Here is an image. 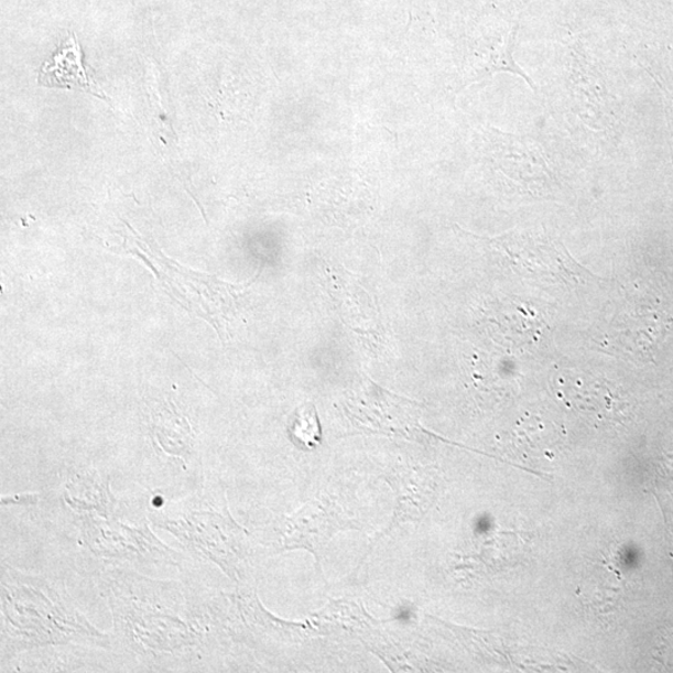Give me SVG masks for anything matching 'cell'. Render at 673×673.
<instances>
[{
  "label": "cell",
  "instance_id": "cell-7",
  "mask_svg": "<svg viewBox=\"0 0 673 673\" xmlns=\"http://www.w3.org/2000/svg\"><path fill=\"white\" fill-rule=\"evenodd\" d=\"M82 53L77 36L73 34L54 55L53 62L44 65L40 75V83L45 87L80 88L93 91V85L87 72L83 68Z\"/></svg>",
  "mask_w": 673,
  "mask_h": 673
},
{
  "label": "cell",
  "instance_id": "cell-4",
  "mask_svg": "<svg viewBox=\"0 0 673 673\" xmlns=\"http://www.w3.org/2000/svg\"><path fill=\"white\" fill-rule=\"evenodd\" d=\"M151 525L175 538L193 561L220 567L237 584H248L251 571L248 533L215 498L200 488L192 495L148 502Z\"/></svg>",
  "mask_w": 673,
  "mask_h": 673
},
{
  "label": "cell",
  "instance_id": "cell-2",
  "mask_svg": "<svg viewBox=\"0 0 673 673\" xmlns=\"http://www.w3.org/2000/svg\"><path fill=\"white\" fill-rule=\"evenodd\" d=\"M80 647L112 651L109 633L95 628L55 579L2 563V663L24 652Z\"/></svg>",
  "mask_w": 673,
  "mask_h": 673
},
{
  "label": "cell",
  "instance_id": "cell-3",
  "mask_svg": "<svg viewBox=\"0 0 673 673\" xmlns=\"http://www.w3.org/2000/svg\"><path fill=\"white\" fill-rule=\"evenodd\" d=\"M66 536L74 535L72 561L80 574L97 579L112 567L140 571L149 567H182L184 555L170 547L151 530L148 510L128 509L122 513H69L59 509Z\"/></svg>",
  "mask_w": 673,
  "mask_h": 673
},
{
  "label": "cell",
  "instance_id": "cell-8",
  "mask_svg": "<svg viewBox=\"0 0 673 673\" xmlns=\"http://www.w3.org/2000/svg\"><path fill=\"white\" fill-rule=\"evenodd\" d=\"M290 435L302 447L314 448L321 441L317 412L312 404L298 408L290 422Z\"/></svg>",
  "mask_w": 673,
  "mask_h": 673
},
{
  "label": "cell",
  "instance_id": "cell-5",
  "mask_svg": "<svg viewBox=\"0 0 673 673\" xmlns=\"http://www.w3.org/2000/svg\"><path fill=\"white\" fill-rule=\"evenodd\" d=\"M488 139L490 156L511 183L534 196L553 192L556 178L535 141L498 130H491Z\"/></svg>",
  "mask_w": 673,
  "mask_h": 673
},
{
  "label": "cell",
  "instance_id": "cell-1",
  "mask_svg": "<svg viewBox=\"0 0 673 673\" xmlns=\"http://www.w3.org/2000/svg\"><path fill=\"white\" fill-rule=\"evenodd\" d=\"M95 583L112 618V651L155 672L205 670L225 629L219 596L196 580H156L135 568L112 567Z\"/></svg>",
  "mask_w": 673,
  "mask_h": 673
},
{
  "label": "cell",
  "instance_id": "cell-6",
  "mask_svg": "<svg viewBox=\"0 0 673 673\" xmlns=\"http://www.w3.org/2000/svg\"><path fill=\"white\" fill-rule=\"evenodd\" d=\"M500 249L504 251L518 267L525 268L530 273L546 274L550 278H579L586 272L571 256L554 241L543 237L509 236L497 239Z\"/></svg>",
  "mask_w": 673,
  "mask_h": 673
}]
</instances>
